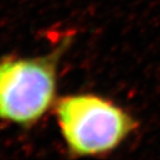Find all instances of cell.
<instances>
[{
    "instance_id": "1",
    "label": "cell",
    "mask_w": 160,
    "mask_h": 160,
    "mask_svg": "<svg viewBox=\"0 0 160 160\" xmlns=\"http://www.w3.org/2000/svg\"><path fill=\"white\" fill-rule=\"evenodd\" d=\"M71 42L72 36H67L46 55L0 58L1 121L29 129L53 108L58 99L59 63Z\"/></svg>"
},
{
    "instance_id": "2",
    "label": "cell",
    "mask_w": 160,
    "mask_h": 160,
    "mask_svg": "<svg viewBox=\"0 0 160 160\" xmlns=\"http://www.w3.org/2000/svg\"><path fill=\"white\" fill-rule=\"evenodd\" d=\"M53 109L67 151L73 157L112 152L138 128L131 113L96 93L66 95L58 98Z\"/></svg>"
}]
</instances>
